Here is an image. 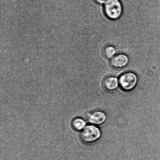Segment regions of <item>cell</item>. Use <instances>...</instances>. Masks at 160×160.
Segmentation results:
<instances>
[{"instance_id":"cell-1","label":"cell","mask_w":160,"mask_h":160,"mask_svg":"<svg viewBox=\"0 0 160 160\" xmlns=\"http://www.w3.org/2000/svg\"><path fill=\"white\" fill-rule=\"evenodd\" d=\"M105 14L110 19H118L121 16L123 6L120 0H107L103 4Z\"/></svg>"},{"instance_id":"cell-2","label":"cell","mask_w":160,"mask_h":160,"mask_svg":"<svg viewBox=\"0 0 160 160\" xmlns=\"http://www.w3.org/2000/svg\"><path fill=\"white\" fill-rule=\"evenodd\" d=\"M137 82V76L132 72L123 73L119 79V84L121 88L126 91L131 90L134 88Z\"/></svg>"},{"instance_id":"cell-3","label":"cell","mask_w":160,"mask_h":160,"mask_svg":"<svg viewBox=\"0 0 160 160\" xmlns=\"http://www.w3.org/2000/svg\"><path fill=\"white\" fill-rule=\"evenodd\" d=\"M100 135V132L98 128L94 125H88L82 131L81 138L84 142L91 143L99 138Z\"/></svg>"},{"instance_id":"cell-4","label":"cell","mask_w":160,"mask_h":160,"mask_svg":"<svg viewBox=\"0 0 160 160\" xmlns=\"http://www.w3.org/2000/svg\"><path fill=\"white\" fill-rule=\"evenodd\" d=\"M128 62L129 59L128 56L125 54H120L117 55L111 59V64L114 68H122L126 67Z\"/></svg>"},{"instance_id":"cell-5","label":"cell","mask_w":160,"mask_h":160,"mask_svg":"<svg viewBox=\"0 0 160 160\" xmlns=\"http://www.w3.org/2000/svg\"><path fill=\"white\" fill-rule=\"evenodd\" d=\"M106 116L101 111H96L91 114L88 117V120L90 123L94 125H100L106 120Z\"/></svg>"},{"instance_id":"cell-6","label":"cell","mask_w":160,"mask_h":160,"mask_svg":"<svg viewBox=\"0 0 160 160\" xmlns=\"http://www.w3.org/2000/svg\"><path fill=\"white\" fill-rule=\"evenodd\" d=\"M119 80L114 77L110 76L106 78L103 81L104 87L109 91L113 90L118 86Z\"/></svg>"},{"instance_id":"cell-7","label":"cell","mask_w":160,"mask_h":160,"mask_svg":"<svg viewBox=\"0 0 160 160\" xmlns=\"http://www.w3.org/2000/svg\"><path fill=\"white\" fill-rule=\"evenodd\" d=\"M86 123L81 118H76L72 122V125L73 129L77 131H82L86 127Z\"/></svg>"},{"instance_id":"cell-8","label":"cell","mask_w":160,"mask_h":160,"mask_svg":"<svg viewBox=\"0 0 160 160\" xmlns=\"http://www.w3.org/2000/svg\"><path fill=\"white\" fill-rule=\"evenodd\" d=\"M116 53L115 48L111 45L105 47L103 50V55L108 59L112 58L115 56Z\"/></svg>"},{"instance_id":"cell-9","label":"cell","mask_w":160,"mask_h":160,"mask_svg":"<svg viewBox=\"0 0 160 160\" xmlns=\"http://www.w3.org/2000/svg\"><path fill=\"white\" fill-rule=\"evenodd\" d=\"M95 2L98 4H104L107 0H93Z\"/></svg>"}]
</instances>
